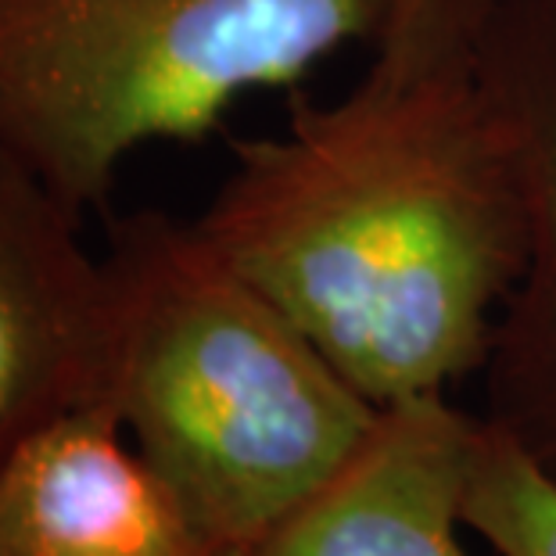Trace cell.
<instances>
[{
	"instance_id": "6",
	"label": "cell",
	"mask_w": 556,
	"mask_h": 556,
	"mask_svg": "<svg viewBox=\"0 0 556 556\" xmlns=\"http://www.w3.org/2000/svg\"><path fill=\"white\" fill-rule=\"evenodd\" d=\"M0 556H233L144 464L109 399L43 424L0 467Z\"/></svg>"
},
{
	"instance_id": "2",
	"label": "cell",
	"mask_w": 556,
	"mask_h": 556,
	"mask_svg": "<svg viewBox=\"0 0 556 556\" xmlns=\"http://www.w3.org/2000/svg\"><path fill=\"white\" fill-rule=\"evenodd\" d=\"M104 399L194 525L252 556L359 453L381 420L194 219L140 208L104 248Z\"/></svg>"
},
{
	"instance_id": "8",
	"label": "cell",
	"mask_w": 556,
	"mask_h": 556,
	"mask_svg": "<svg viewBox=\"0 0 556 556\" xmlns=\"http://www.w3.org/2000/svg\"><path fill=\"white\" fill-rule=\"evenodd\" d=\"M464 525L500 556H556V478L481 417Z\"/></svg>"
},
{
	"instance_id": "3",
	"label": "cell",
	"mask_w": 556,
	"mask_h": 556,
	"mask_svg": "<svg viewBox=\"0 0 556 556\" xmlns=\"http://www.w3.org/2000/svg\"><path fill=\"white\" fill-rule=\"evenodd\" d=\"M388 18L392 0H0V148L87 216L137 148L198 144Z\"/></svg>"
},
{
	"instance_id": "5",
	"label": "cell",
	"mask_w": 556,
	"mask_h": 556,
	"mask_svg": "<svg viewBox=\"0 0 556 556\" xmlns=\"http://www.w3.org/2000/svg\"><path fill=\"white\" fill-rule=\"evenodd\" d=\"M478 76L514 123L531 201L528 266L484 363V420L556 478V0H503Z\"/></svg>"
},
{
	"instance_id": "7",
	"label": "cell",
	"mask_w": 556,
	"mask_h": 556,
	"mask_svg": "<svg viewBox=\"0 0 556 556\" xmlns=\"http://www.w3.org/2000/svg\"><path fill=\"white\" fill-rule=\"evenodd\" d=\"M481 417L428 395L381 409L374 434L252 556H470L459 546Z\"/></svg>"
},
{
	"instance_id": "9",
	"label": "cell",
	"mask_w": 556,
	"mask_h": 556,
	"mask_svg": "<svg viewBox=\"0 0 556 556\" xmlns=\"http://www.w3.org/2000/svg\"><path fill=\"white\" fill-rule=\"evenodd\" d=\"M500 8L503 0H392L366 76L384 87L475 76Z\"/></svg>"
},
{
	"instance_id": "1",
	"label": "cell",
	"mask_w": 556,
	"mask_h": 556,
	"mask_svg": "<svg viewBox=\"0 0 556 556\" xmlns=\"http://www.w3.org/2000/svg\"><path fill=\"white\" fill-rule=\"evenodd\" d=\"M230 155L198 230L356 392L388 409L484 370L528 266L531 201L478 73L291 98L283 134Z\"/></svg>"
},
{
	"instance_id": "4",
	"label": "cell",
	"mask_w": 556,
	"mask_h": 556,
	"mask_svg": "<svg viewBox=\"0 0 556 556\" xmlns=\"http://www.w3.org/2000/svg\"><path fill=\"white\" fill-rule=\"evenodd\" d=\"M83 216L0 148V467L62 413L101 402L112 288Z\"/></svg>"
}]
</instances>
